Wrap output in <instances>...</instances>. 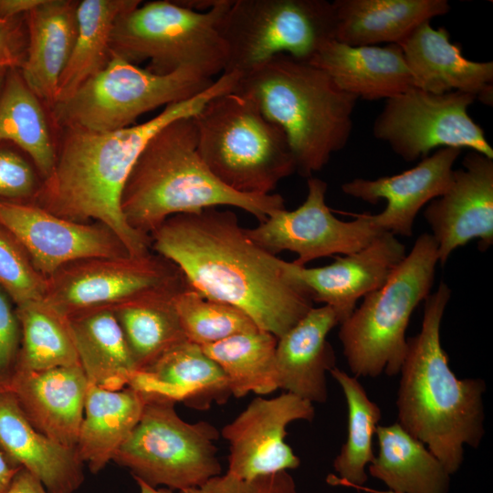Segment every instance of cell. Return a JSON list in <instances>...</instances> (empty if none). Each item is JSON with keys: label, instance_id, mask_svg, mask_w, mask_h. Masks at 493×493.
<instances>
[{"label": "cell", "instance_id": "obj_46", "mask_svg": "<svg viewBox=\"0 0 493 493\" xmlns=\"http://www.w3.org/2000/svg\"><path fill=\"white\" fill-rule=\"evenodd\" d=\"M135 481L137 482L138 486H139V488H140V493H173V490L170 489V488H154V487H152L150 485H148L147 483H145L144 481L141 480V479H138V478H134Z\"/></svg>", "mask_w": 493, "mask_h": 493}, {"label": "cell", "instance_id": "obj_17", "mask_svg": "<svg viewBox=\"0 0 493 493\" xmlns=\"http://www.w3.org/2000/svg\"><path fill=\"white\" fill-rule=\"evenodd\" d=\"M462 164L454 170L447 190L424 212L442 266L471 240H478L481 252L493 245V159L469 151Z\"/></svg>", "mask_w": 493, "mask_h": 493}, {"label": "cell", "instance_id": "obj_36", "mask_svg": "<svg viewBox=\"0 0 493 493\" xmlns=\"http://www.w3.org/2000/svg\"><path fill=\"white\" fill-rule=\"evenodd\" d=\"M22 336L18 371L79 365L68 319L43 299L18 306Z\"/></svg>", "mask_w": 493, "mask_h": 493}, {"label": "cell", "instance_id": "obj_31", "mask_svg": "<svg viewBox=\"0 0 493 493\" xmlns=\"http://www.w3.org/2000/svg\"><path fill=\"white\" fill-rule=\"evenodd\" d=\"M379 451L369 474L396 493H448L450 474L425 445L397 422L378 425Z\"/></svg>", "mask_w": 493, "mask_h": 493}, {"label": "cell", "instance_id": "obj_41", "mask_svg": "<svg viewBox=\"0 0 493 493\" xmlns=\"http://www.w3.org/2000/svg\"><path fill=\"white\" fill-rule=\"evenodd\" d=\"M25 16L0 18V70L20 68L25 61L27 47Z\"/></svg>", "mask_w": 493, "mask_h": 493}, {"label": "cell", "instance_id": "obj_20", "mask_svg": "<svg viewBox=\"0 0 493 493\" xmlns=\"http://www.w3.org/2000/svg\"><path fill=\"white\" fill-rule=\"evenodd\" d=\"M431 21L418 26L398 45L415 88L434 94L468 93L487 105L493 103V62L466 58L445 27Z\"/></svg>", "mask_w": 493, "mask_h": 493}, {"label": "cell", "instance_id": "obj_47", "mask_svg": "<svg viewBox=\"0 0 493 493\" xmlns=\"http://www.w3.org/2000/svg\"><path fill=\"white\" fill-rule=\"evenodd\" d=\"M358 489H363L364 491H368L370 493H396V492H393V491H391V490H385V491H380V490H375V489H371V488H365L364 486L362 487H360V488H357Z\"/></svg>", "mask_w": 493, "mask_h": 493}, {"label": "cell", "instance_id": "obj_22", "mask_svg": "<svg viewBox=\"0 0 493 493\" xmlns=\"http://www.w3.org/2000/svg\"><path fill=\"white\" fill-rule=\"evenodd\" d=\"M338 324L331 307H312L278 339L275 365L278 389L312 404L327 401L326 372L336 367L327 336Z\"/></svg>", "mask_w": 493, "mask_h": 493}, {"label": "cell", "instance_id": "obj_24", "mask_svg": "<svg viewBox=\"0 0 493 493\" xmlns=\"http://www.w3.org/2000/svg\"><path fill=\"white\" fill-rule=\"evenodd\" d=\"M309 63L322 69L340 89L358 100H388L414 87L398 44L353 47L333 39Z\"/></svg>", "mask_w": 493, "mask_h": 493}, {"label": "cell", "instance_id": "obj_11", "mask_svg": "<svg viewBox=\"0 0 493 493\" xmlns=\"http://www.w3.org/2000/svg\"><path fill=\"white\" fill-rule=\"evenodd\" d=\"M143 397L142 416L113 461L128 468L133 478L179 491L222 474L215 446L219 433L213 425L185 422L174 402Z\"/></svg>", "mask_w": 493, "mask_h": 493}, {"label": "cell", "instance_id": "obj_35", "mask_svg": "<svg viewBox=\"0 0 493 493\" xmlns=\"http://www.w3.org/2000/svg\"><path fill=\"white\" fill-rule=\"evenodd\" d=\"M330 375L339 383L345 396L348 409L347 438L333 461L338 477L329 482L357 488L368 479L366 468L375 455L372 438L382 418L376 403L368 396L357 377L334 367Z\"/></svg>", "mask_w": 493, "mask_h": 493}, {"label": "cell", "instance_id": "obj_29", "mask_svg": "<svg viewBox=\"0 0 493 493\" xmlns=\"http://www.w3.org/2000/svg\"><path fill=\"white\" fill-rule=\"evenodd\" d=\"M145 398L127 386L110 391L89 383L76 452L89 471L102 470L138 424Z\"/></svg>", "mask_w": 493, "mask_h": 493}, {"label": "cell", "instance_id": "obj_25", "mask_svg": "<svg viewBox=\"0 0 493 493\" xmlns=\"http://www.w3.org/2000/svg\"><path fill=\"white\" fill-rule=\"evenodd\" d=\"M78 4L42 0L25 16L27 47L21 75L48 110L56 103L59 78L76 41Z\"/></svg>", "mask_w": 493, "mask_h": 493}, {"label": "cell", "instance_id": "obj_4", "mask_svg": "<svg viewBox=\"0 0 493 493\" xmlns=\"http://www.w3.org/2000/svg\"><path fill=\"white\" fill-rule=\"evenodd\" d=\"M219 205L240 208L259 223L286 208L278 194H246L222 184L200 157L193 117L169 123L149 141L121 198L127 225L149 237L173 215Z\"/></svg>", "mask_w": 493, "mask_h": 493}, {"label": "cell", "instance_id": "obj_8", "mask_svg": "<svg viewBox=\"0 0 493 493\" xmlns=\"http://www.w3.org/2000/svg\"><path fill=\"white\" fill-rule=\"evenodd\" d=\"M230 3L215 0L205 11L181 2L140 4L117 17L111 54L132 64L149 59L147 69L159 75L191 71L212 79L226 65L220 23Z\"/></svg>", "mask_w": 493, "mask_h": 493}, {"label": "cell", "instance_id": "obj_27", "mask_svg": "<svg viewBox=\"0 0 493 493\" xmlns=\"http://www.w3.org/2000/svg\"><path fill=\"white\" fill-rule=\"evenodd\" d=\"M335 39L349 46L399 44L421 24L447 14L446 0H335Z\"/></svg>", "mask_w": 493, "mask_h": 493}, {"label": "cell", "instance_id": "obj_39", "mask_svg": "<svg viewBox=\"0 0 493 493\" xmlns=\"http://www.w3.org/2000/svg\"><path fill=\"white\" fill-rule=\"evenodd\" d=\"M41 182L21 154L8 148H0V199L34 202Z\"/></svg>", "mask_w": 493, "mask_h": 493}, {"label": "cell", "instance_id": "obj_2", "mask_svg": "<svg viewBox=\"0 0 493 493\" xmlns=\"http://www.w3.org/2000/svg\"><path fill=\"white\" fill-rule=\"evenodd\" d=\"M237 72L222 73L201 93L165 106L149 121L116 131L61 130L55 166L42 180L34 204L63 218L109 227L131 256L150 253L151 239L125 222L121 198L126 181L149 141L169 123L195 115L211 99L234 91Z\"/></svg>", "mask_w": 493, "mask_h": 493}, {"label": "cell", "instance_id": "obj_42", "mask_svg": "<svg viewBox=\"0 0 493 493\" xmlns=\"http://www.w3.org/2000/svg\"><path fill=\"white\" fill-rule=\"evenodd\" d=\"M20 333L17 315L0 288V374L5 372L15 359Z\"/></svg>", "mask_w": 493, "mask_h": 493}, {"label": "cell", "instance_id": "obj_33", "mask_svg": "<svg viewBox=\"0 0 493 493\" xmlns=\"http://www.w3.org/2000/svg\"><path fill=\"white\" fill-rule=\"evenodd\" d=\"M141 3L139 0L79 1L77 37L59 78L56 103L70 97L107 67L112 56L110 38L117 17Z\"/></svg>", "mask_w": 493, "mask_h": 493}, {"label": "cell", "instance_id": "obj_10", "mask_svg": "<svg viewBox=\"0 0 493 493\" xmlns=\"http://www.w3.org/2000/svg\"><path fill=\"white\" fill-rule=\"evenodd\" d=\"M213 82L191 71L155 74L112 55L103 70L57 102L49 116L59 130L116 131L147 111L188 100Z\"/></svg>", "mask_w": 493, "mask_h": 493}, {"label": "cell", "instance_id": "obj_40", "mask_svg": "<svg viewBox=\"0 0 493 493\" xmlns=\"http://www.w3.org/2000/svg\"><path fill=\"white\" fill-rule=\"evenodd\" d=\"M179 493H298V489L288 471L253 479L238 478L226 472Z\"/></svg>", "mask_w": 493, "mask_h": 493}, {"label": "cell", "instance_id": "obj_16", "mask_svg": "<svg viewBox=\"0 0 493 493\" xmlns=\"http://www.w3.org/2000/svg\"><path fill=\"white\" fill-rule=\"evenodd\" d=\"M315 416L313 404L285 392L257 397L221 431L229 444L226 473L253 479L299 467L300 460L285 441L289 424Z\"/></svg>", "mask_w": 493, "mask_h": 493}, {"label": "cell", "instance_id": "obj_6", "mask_svg": "<svg viewBox=\"0 0 493 493\" xmlns=\"http://www.w3.org/2000/svg\"><path fill=\"white\" fill-rule=\"evenodd\" d=\"M197 150L211 173L228 188L246 194H270L296 172L284 131L240 93L218 95L193 116Z\"/></svg>", "mask_w": 493, "mask_h": 493}, {"label": "cell", "instance_id": "obj_48", "mask_svg": "<svg viewBox=\"0 0 493 493\" xmlns=\"http://www.w3.org/2000/svg\"><path fill=\"white\" fill-rule=\"evenodd\" d=\"M6 71L7 70H5V69L0 70V93H1V90H2V88H3V84H4V80H5Z\"/></svg>", "mask_w": 493, "mask_h": 493}, {"label": "cell", "instance_id": "obj_1", "mask_svg": "<svg viewBox=\"0 0 493 493\" xmlns=\"http://www.w3.org/2000/svg\"><path fill=\"white\" fill-rule=\"evenodd\" d=\"M151 247L173 263L190 287L236 307L278 339L313 307L287 272V261L263 249L230 210L209 207L166 219Z\"/></svg>", "mask_w": 493, "mask_h": 493}, {"label": "cell", "instance_id": "obj_26", "mask_svg": "<svg viewBox=\"0 0 493 493\" xmlns=\"http://www.w3.org/2000/svg\"><path fill=\"white\" fill-rule=\"evenodd\" d=\"M0 447L27 470L47 493H75L84 481L83 463L75 449L38 432L25 417L16 398L0 395Z\"/></svg>", "mask_w": 493, "mask_h": 493}, {"label": "cell", "instance_id": "obj_45", "mask_svg": "<svg viewBox=\"0 0 493 493\" xmlns=\"http://www.w3.org/2000/svg\"><path fill=\"white\" fill-rule=\"evenodd\" d=\"M21 468L0 452V493H8L16 473Z\"/></svg>", "mask_w": 493, "mask_h": 493}, {"label": "cell", "instance_id": "obj_19", "mask_svg": "<svg viewBox=\"0 0 493 493\" xmlns=\"http://www.w3.org/2000/svg\"><path fill=\"white\" fill-rule=\"evenodd\" d=\"M461 152L459 148H441L409 170L376 179L355 178L343 184L341 191L369 204L386 200L381 213L369 214L371 222L383 232L412 236L418 212L449 187Z\"/></svg>", "mask_w": 493, "mask_h": 493}, {"label": "cell", "instance_id": "obj_9", "mask_svg": "<svg viewBox=\"0 0 493 493\" xmlns=\"http://www.w3.org/2000/svg\"><path fill=\"white\" fill-rule=\"evenodd\" d=\"M220 32L223 73L244 75L279 55L309 62L335 39V9L325 0H231Z\"/></svg>", "mask_w": 493, "mask_h": 493}, {"label": "cell", "instance_id": "obj_32", "mask_svg": "<svg viewBox=\"0 0 493 493\" xmlns=\"http://www.w3.org/2000/svg\"><path fill=\"white\" fill-rule=\"evenodd\" d=\"M44 106L26 84L20 68L6 71L0 93V142H10L25 152L43 180L56 162V144Z\"/></svg>", "mask_w": 493, "mask_h": 493}, {"label": "cell", "instance_id": "obj_5", "mask_svg": "<svg viewBox=\"0 0 493 493\" xmlns=\"http://www.w3.org/2000/svg\"><path fill=\"white\" fill-rule=\"evenodd\" d=\"M234 91L252 100L284 131L296 172L307 179L351 138L358 99L309 62L277 56L241 75Z\"/></svg>", "mask_w": 493, "mask_h": 493}, {"label": "cell", "instance_id": "obj_38", "mask_svg": "<svg viewBox=\"0 0 493 493\" xmlns=\"http://www.w3.org/2000/svg\"><path fill=\"white\" fill-rule=\"evenodd\" d=\"M47 278L32 264L16 239L0 226V288L17 306L44 299Z\"/></svg>", "mask_w": 493, "mask_h": 493}, {"label": "cell", "instance_id": "obj_23", "mask_svg": "<svg viewBox=\"0 0 493 493\" xmlns=\"http://www.w3.org/2000/svg\"><path fill=\"white\" fill-rule=\"evenodd\" d=\"M128 386L143 396L181 402L196 410L225 404L232 396L226 374L202 347L184 341L148 368L136 371Z\"/></svg>", "mask_w": 493, "mask_h": 493}, {"label": "cell", "instance_id": "obj_15", "mask_svg": "<svg viewBox=\"0 0 493 493\" xmlns=\"http://www.w3.org/2000/svg\"><path fill=\"white\" fill-rule=\"evenodd\" d=\"M0 226L16 239L35 268L47 278L76 260L130 255L106 226L74 222L32 202L0 199Z\"/></svg>", "mask_w": 493, "mask_h": 493}, {"label": "cell", "instance_id": "obj_14", "mask_svg": "<svg viewBox=\"0 0 493 493\" xmlns=\"http://www.w3.org/2000/svg\"><path fill=\"white\" fill-rule=\"evenodd\" d=\"M307 186L306 199L298 208L276 212L256 227L246 228L247 236L272 255L284 250L297 254L293 263L304 267L320 257L355 253L383 233L369 214L351 221L334 216L325 203L328 185L323 180L311 176Z\"/></svg>", "mask_w": 493, "mask_h": 493}, {"label": "cell", "instance_id": "obj_37", "mask_svg": "<svg viewBox=\"0 0 493 493\" xmlns=\"http://www.w3.org/2000/svg\"><path fill=\"white\" fill-rule=\"evenodd\" d=\"M186 339L200 346L258 329L241 309L204 296L187 284L174 298Z\"/></svg>", "mask_w": 493, "mask_h": 493}, {"label": "cell", "instance_id": "obj_30", "mask_svg": "<svg viewBox=\"0 0 493 493\" xmlns=\"http://www.w3.org/2000/svg\"><path fill=\"white\" fill-rule=\"evenodd\" d=\"M68 319L89 383L110 391L127 387L137 370L112 309H87Z\"/></svg>", "mask_w": 493, "mask_h": 493}, {"label": "cell", "instance_id": "obj_21", "mask_svg": "<svg viewBox=\"0 0 493 493\" xmlns=\"http://www.w3.org/2000/svg\"><path fill=\"white\" fill-rule=\"evenodd\" d=\"M89 382L79 365L17 371L16 401L28 422L59 445L76 450Z\"/></svg>", "mask_w": 493, "mask_h": 493}, {"label": "cell", "instance_id": "obj_34", "mask_svg": "<svg viewBox=\"0 0 493 493\" xmlns=\"http://www.w3.org/2000/svg\"><path fill=\"white\" fill-rule=\"evenodd\" d=\"M278 338L260 329L236 333L201 346L222 369L233 396L265 395L278 389L276 374Z\"/></svg>", "mask_w": 493, "mask_h": 493}, {"label": "cell", "instance_id": "obj_43", "mask_svg": "<svg viewBox=\"0 0 493 493\" xmlns=\"http://www.w3.org/2000/svg\"><path fill=\"white\" fill-rule=\"evenodd\" d=\"M8 493H47L43 485L27 470L21 468L16 475Z\"/></svg>", "mask_w": 493, "mask_h": 493}, {"label": "cell", "instance_id": "obj_7", "mask_svg": "<svg viewBox=\"0 0 493 493\" xmlns=\"http://www.w3.org/2000/svg\"><path fill=\"white\" fill-rule=\"evenodd\" d=\"M437 264L435 240L420 235L387 280L340 323L339 339L355 377L400 372L411 315L430 294Z\"/></svg>", "mask_w": 493, "mask_h": 493}, {"label": "cell", "instance_id": "obj_44", "mask_svg": "<svg viewBox=\"0 0 493 493\" xmlns=\"http://www.w3.org/2000/svg\"><path fill=\"white\" fill-rule=\"evenodd\" d=\"M42 0H0V18H14L26 15Z\"/></svg>", "mask_w": 493, "mask_h": 493}, {"label": "cell", "instance_id": "obj_18", "mask_svg": "<svg viewBox=\"0 0 493 493\" xmlns=\"http://www.w3.org/2000/svg\"><path fill=\"white\" fill-rule=\"evenodd\" d=\"M405 256L404 245L383 232L364 248L337 257L330 265L306 267L287 261L286 269L313 302L331 307L341 323L356 309L357 300L380 288Z\"/></svg>", "mask_w": 493, "mask_h": 493}, {"label": "cell", "instance_id": "obj_28", "mask_svg": "<svg viewBox=\"0 0 493 493\" xmlns=\"http://www.w3.org/2000/svg\"><path fill=\"white\" fill-rule=\"evenodd\" d=\"M187 284L184 278L110 307L137 371L148 368L173 347L188 341L173 301Z\"/></svg>", "mask_w": 493, "mask_h": 493}, {"label": "cell", "instance_id": "obj_13", "mask_svg": "<svg viewBox=\"0 0 493 493\" xmlns=\"http://www.w3.org/2000/svg\"><path fill=\"white\" fill-rule=\"evenodd\" d=\"M184 278L173 263L151 252L89 257L68 263L50 276L43 300L68 317L87 309L112 307Z\"/></svg>", "mask_w": 493, "mask_h": 493}, {"label": "cell", "instance_id": "obj_12", "mask_svg": "<svg viewBox=\"0 0 493 493\" xmlns=\"http://www.w3.org/2000/svg\"><path fill=\"white\" fill-rule=\"evenodd\" d=\"M476 97L460 91L434 94L413 87L385 100L373 136L406 162L441 148H467L493 159L483 129L468 114Z\"/></svg>", "mask_w": 493, "mask_h": 493}, {"label": "cell", "instance_id": "obj_3", "mask_svg": "<svg viewBox=\"0 0 493 493\" xmlns=\"http://www.w3.org/2000/svg\"><path fill=\"white\" fill-rule=\"evenodd\" d=\"M451 289L445 282L425 299L420 331L407 339L400 369L397 423L421 441L453 475L465 446L477 448L484 436V380L459 379L442 347L440 327Z\"/></svg>", "mask_w": 493, "mask_h": 493}]
</instances>
